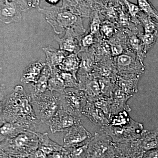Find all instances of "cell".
<instances>
[{"instance_id": "6da1fadb", "label": "cell", "mask_w": 158, "mask_h": 158, "mask_svg": "<svg viewBox=\"0 0 158 158\" xmlns=\"http://www.w3.org/2000/svg\"><path fill=\"white\" fill-rule=\"evenodd\" d=\"M16 123L33 131L40 124L32 104L31 95L21 85H17L13 92L1 99V124Z\"/></svg>"}, {"instance_id": "7a4b0ae2", "label": "cell", "mask_w": 158, "mask_h": 158, "mask_svg": "<svg viewBox=\"0 0 158 158\" xmlns=\"http://www.w3.org/2000/svg\"><path fill=\"white\" fill-rule=\"evenodd\" d=\"M37 9L45 15L47 22L57 35L62 34L67 29H73L80 36L87 32L84 27L82 17L61 6L41 8L38 6Z\"/></svg>"}, {"instance_id": "3957f363", "label": "cell", "mask_w": 158, "mask_h": 158, "mask_svg": "<svg viewBox=\"0 0 158 158\" xmlns=\"http://www.w3.org/2000/svg\"><path fill=\"white\" fill-rule=\"evenodd\" d=\"M37 133L26 130L17 135L1 140V158H29L39 147Z\"/></svg>"}, {"instance_id": "277c9868", "label": "cell", "mask_w": 158, "mask_h": 158, "mask_svg": "<svg viewBox=\"0 0 158 158\" xmlns=\"http://www.w3.org/2000/svg\"><path fill=\"white\" fill-rule=\"evenodd\" d=\"M35 114L41 123H46L62 109L61 93L48 89L39 96L31 98Z\"/></svg>"}, {"instance_id": "5b68a950", "label": "cell", "mask_w": 158, "mask_h": 158, "mask_svg": "<svg viewBox=\"0 0 158 158\" xmlns=\"http://www.w3.org/2000/svg\"><path fill=\"white\" fill-rule=\"evenodd\" d=\"M113 62L117 74L123 77L141 78L146 69L143 61L129 49L113 57Z\"/></svg>"}, {"instance_id": "8992f818", "label": "cell", "mask_w": 158, "mask_h": 158, "mask_svg": "<svg viewBox=\"0 0 158 158\" xmlns=\"http://www.w3.org/2000/svg\"><path fill=\"white\" fill-rule=\"evenodd\" d=\"M143 129L142 123L133 119L130 124L123 127L107 125L102 127L100 131L110 137L114 143H120L137 140L141 137Z\"/></svg>"}, {"instance_id": "52a82bcc", "label": "cell", "mask_w": 158, "mask_h": 158, "mask_svg": "<svg viewBox=\"0 0 158 158\" xmlns=\"http://www.w3.org/2000/svg\"><path fill=\"white\" fill-rule=\"evenodd\" d=\"M87 158H116V143L104 133H94L88 144Z\"/></svg>"}, {"instance_id": "ba28073f", "label": "cell", "mask_w": 158, "mask_h": 158, "mask_svg": "<svg viewBox=\"0 0 158 158\" xmlns=\"http://www.w3.org/2000/svg\"><path fill=\"white\" fill-rule=\"evenodd\" d=\"M87 100L85 92L78 88H66L61 94L62 110L69 114L80 118L81 116L82 110Z\"/></svg>"}, {"instance_id": "9c48e42d", "label": "cell", "mask_w": 158, "mask_h": 158, "mask_svg": "<svg viewBox=\"0 0 158 158\" xmlns=\"http://www.w3.org/2000/svg\"><path fill=\"white\" fill-rule=\"evenodd\" d=\"M80 123L81 118L69 114L61 109L46 124L50 127L52 133H56L67 132L71 128Z\"/></svg>"}, {"instance_id": "30bf717a", "label": "cell", "mask_w": 158, "mask_h": 158, "mask_svg": "<svg viewBox=\"0 0 158 158\" xmlns=\"http://www.w3.org/2000/svg\"><path fill=\"white\" fill-rule=\"evenodd\" d=\"M93 136L81 123L71 128L64 136L63 147L82 145L88 144Z\"/></svg>"}, {"instance_id": "8fae6325", "label": "cell", "mask_w": 158, "mask_h": 158, "mask_svg": "<svg viewBox=\"0 0 158 158\" xmlns=\"http://www.w3.org/2000/svg\"><path fill=\"white\" fill-rule=\"evenodd\" d=\"M78 88L85 92L88 100L102 95L98 79L92 74L77 73Z\"/></svg>"}, {"instance_id": "7c38bea8", "label": "cell", "mask_w": 158, "mask_h": 158, "mask_svg": "<svg viewBox=\"0 0 158 158\" xmlns=\"http://www.w3.org/2000/svg\"><path fill=\"white\" fill-rule=\"evenodd\" d=\"M22 12L19 5L13 1L9 0L6 2L0 3V19L6 24L21 21Z\"/></svg>"}, {"instance_id": "4fadbf2b", "label": "cell", "mask_w": 158, "mask_h": 158, "mask_svg": "<svg viewBox=\"0 0 158 158\" xmlns=\"http://www.w3.org/2000/svg\"><path fill=\"white\" fill-rule=\"evenodd\" d=\"M64 37L54 36V39L58 43L59 49L66 51L69 53L78 54L81 50L80 37L73 29H67Z\"/></svg>"}, {"instance_id": "5bb4252c", "label": "cell", "mask_w": 158, "mask_h": 158, "mask_svg": "<svg viewBox=\"0 0 158 158\" xmlns=\"http://www.w3.org/2000/svg\"><path fill=\"white\" fill-rule=\"evenodd\" d=\"M82 114L94 124L101 127L110 123L109 116L88 99L82 110Z\"/></svg>"}, {"instance_id": "9a60e30c", "label": "cell", "mask_w": 158, "mask_h": 158, "mask_svg": "<svg viewBox=\"0 0 158 158\" xmlns=\"http://www.w3.org/2000/svg\"><path fill=\"white\" fill-rule=\"evenodd\" d=\"M133 96L129 95L118 87L113 92L111 98L109 116L121 111L131 112V108L127 104V101Z\"/></svg>"}, {"instance_id": "2e32d148", "label": "cell", "mask_w": 158, "mask_h": 158, "mask_svg": "<svg viewBox=\"0 0 158 158\" xmlns=\"http://www.w3.org/2000/svg\"><path fill=\"white\" fill-rule=\"evenodd\" d=\"M127 39V33L123 30L119 29L113 37L107 40L113 57L119 56L129 49Z\"/></svg>"}, {"instance_id": "e0dca14e", "label": "cell", "mask_w": 158, "mask_h": 158, "mask_svg": "<svg viewBox=\"0 0 158 158\" xmlns=\"http://www.w3.org/2000/svg\"><path fill=\"white\" fill-rule=\"evenodd\" d=\"M128 36L127 44L128 49L137 55L141 61L144 62L147 54L144 52V46L141 39L138 35L139 30H130L123 29Z\"/></svg>"}, {"instance_id": "ac0fdd59", "label": "cell", "mask_w": 158, "mask_h": 158, "mask_svg": "<svg viewBox=\"0 0 158 158\" xmlns=\"http://www.w3.org/2000/svg\"><path fill=\"white\" fill-rule=\"evenodd\" d=\"M61 6L82 17L90 18L93 11L83 0H62Z\"/></svg>"}, {"instance_id": "d6986e66", "label": "cell", "mask_w": 158, "mask_h": 158, "mask_svg": "<svg viewBox=\"0 0 158 158\" xmlns=\"http://www.w3.org/2000/svg\"><path fill=\"white\" fill-rule=\"evenodd\" d=\"M45 63L41 61L33 62L27 66L23 72L21 82L24 84H35L38 81Z\"/></svg>"}, {"instance_id": "ffe728a7", "label": "cell", "mask_w": 158, "mask_h": 158, "mask_svg": "<svg viewBox=\"0 0 158 158\" xmlns=\"http://www.w3.org/2000/svg\"><path fill=\"white\" fill-rule=\"evenodd\" d=\"M78 54L81 59V64L78 73L91 74L96 64L94 47L81 51Z\"/></svg>"}, {"instance_id": "44dd1931", "label": "cell", "mask_w": 158, "mask_h": 158, "mask_svg": "<svg viewBox=\"0 0 158 158\" xmlns=\"http://www.w3.org/2000/svg\"><path fill=\"white\" fill-rule=\"evenodd\" d=\"M51 74L52 68L46 63L37 83L31 84V98L39 96L48 89V81Z\"/></svg>"}, {"instance_id": "7402d4cb", "label": "cell", "mask_w": 158, "mask_h": 158, "mask_svg": "<svg viewBox=\"0 0 158 158\" xmlns=\"http://www.w3.org/2000/svg\"><path fill=\"white\" fill-rule=\"evenodd\" d=\"M46 56V63L52 68L58 67L69 53L66 51L58 50L48 46L42 48Z\"/></svg>"}, {"instance_id": "603a6c76", "label": "cell", "mask_w": 158, "mask_h": 158, "mask_svg": "<svg viewBox=\"0 0 158 158\" xmlns=\"http://www.w3.org/2000/svg\"><path fill=\"white\" fill-rule=\"evenodd\" d=\"M80 64L81 59L78 54L69 53L57 67L61 70L72 74L77 79V74L80 69Z\"/></svg>"}, {"instance_id": "cb8c5ba5", "label": "cell", "mask_w": 158, "mask_h": 158, "mask_svg": "<svg viewBox=\"0 0 158 158\" xmlns=\"http://www.w3.org/2000/svg\"><path fill=\"white\" fill-rule=\"evenodd\" d=\"M37 134L39 141L38 149L46 155L48 158L53 153L62 151L63 149V146L51 140L49 137L48 133H37Z\"/></svg>"}, {"instance_id": "d4e9b609", "label": "cell", "mask_w": 158, "mask_h": 158, "mask_svg": "<svg viewBox=\"0 0 158 158\" xmlns=\"http://www.w3.org/2000/svg\"><path fill=\"white\" fill-rule=\"evenodd\" d=\"M140 79V78L123 77L117 75L114 83L126 93L133 96L138 92V84Z\"/></svg>"}, {"instance_id": "484cf974", "label": "cell", "mask_w": 158, "mask_h": 158, "mask_svg": "<svg viewBox=\"0 0 158 158\" xmlns=\"http://www.w3.org/2000/svg\"><path fill=\"white\" fill-rule=\"evenodd\" d=\"M65 89L64 81L60 75V69L57 67L52 68V74L48 81V90L62 94Z\"/></svg>"}, {"instance_id": "4316f807", "label": "cell", "mask_w": 158, "mask_h": 158, "mask_svg": "<svg viewBox=\"0 0 158 158\" xmlns=\"http://www.w3.org/2000/svg\"><path fill=\"white\" fill-rule=\"evenodd\" d=\"M137 19L145 33H158V20L151 17L141 11Z\"/></svg>"}, {"instance_id": "83f0119b", "label": "cell", "mask_w": 158, "mask_h": 158, "mask_svg": "<svg viewBox=\"0 0 158 158\" xmlns=\"http://www.w3.org/2000/svg\"><path fill=\"white\" fill-rule=\"evenodd\" d=\"M0 127V140L7 138H12L20 133L27 130L16 123L5 122L2 123Z\"/></svg>"}, {"instance_id": "f1b7e54d", "label": "cell", "mask_w": 158, "mask_h": 158, "mask_svg": "<svg viewBox=\"0 0 158 158\" xmlns=\"http://www.w3.org/2000/svg\"><path fill=\"white\" fill-rule=\"evenodd\" d=\"M89 143L84 145L63 147L62 149L63 158L88 157V148Z\"/></svg>"}, {"instance_id": "f546056e", "label": "cell", "mask_w": 158, "mask_h": 158, "mask_svg": "<svg viewBox=\"0 0 158 158\" xmlns=\"http://www.w3.org/2000/svg\"><path fill=\"white\" fill-rule=\"evenodd\" d=\"M126 111H121L114 115L109 116L110 123L111 126L123 127L130 124L133 121L132 118Z\"/></svg>"}, {"instance_id": "4dcf8cb0", "label": "cell", "mask_w": 158, "mask_h": 158, "mask_svg": "<svg viewBox=\"0 0 158 158\" xmlns=\"http://www.w3.org/2000/svg\"><path fill=\"white\" fill-rule=\"evenodd\" d=\"M119 30L118 27L112 22L108 20L102 21L100 30L101 37L102 39L107 41L113 37Z\"/></svg>"}, {"instance_id": "1f68e13d", "label": "cell", "mask_w": 158, "mask_h": 158, "mask_svg": "<svg viewBox=\"0 0 158 158\" xmlns=\"http://www.w3.org/2000/svg\"><path fill=\"white\" fill-rule=\"evenodd\" d=\"M138 35L143 43L144 52L147 54L155 44L158 38V33H145L139 31Z\"/></svg>"}, {"instance_id": "d6a6232c", "label": "cell", "mask_w": 158, "mask_h": 158, "mask_svg": "<svg viewBox=\"0 0 158 158\" xmlns=\"http://www.w3.org/2000/svg\"><path fill=\"white\" fill-rule=\"evenodd\" d=\"M98 79L102 95L111 98L117 86L111 79L104 78Z\"/></svg>"}, {"instance_id": "836d02e7", "label": "cell", "mask_w": 158, "mask_h": 158, "mask_svg": "<svg viewBox=\"0 0 158 158\" xmlns=\"http://www.w3.org/2000/svg\"><path fill=\"white\" fill-rule=\"evenodd\" d=\"M90 26H89V32L93 34L97 38L101 37L100 30L102 20L98 11L94 10L93 12L90 15Z\"/></svg>"}, {"instance_id": "e575fe53", "label": "cell", "mask_w": 158, "mask_h": 158, "mask_svg": "<svg viewBox=\"0 0 158 158\" xmlns=\"http://www.w3.org/2000/svg\"><path fill=\"white\" fill-rule=\"evenodd\" d=\"M90 102H93L95 106L101 110L103 112L109 116L111 106V98L102 95L94 98Z\"/></svg>"}, {"instance_id": "d590c367", "label": "cell", "mask_w": 158, "mask_h": 158, "mask_svg": "<svg viewBox=\"0 0 158 158\" xmlns=\"http://www.w3.org/2000/svg\"><path fill=\"white\" fill-rule=\"evenodd\" d=\"M98 38L91 34L89 31H87L85 34L80 37L81 50L80 51L89 49L93 47Z\"/></svg>"}, {"instance_id": "8d00e7d4", "label": "cell", "mask_w": 158, "mask_h": 158, "mask_svg": "<svg viewBox=\"0 0 158 158\" xmlns=\"http://www.w3.org/2000/svg\"><path fill=\"white\" fill-rule=\"evenodd\" d=\"M141 11L151 17L158 20V11L148 0H137Z\"/></svg>"}, {"instance_id": "74e56055", "label": "cell", "mask_w": 158, "mask_h": 158, "mask_svg": "<svg viewBox=\"0 0 158 158\" xmlns=\"http://www.w3.org/2000/svg\"><path fill=\"white\" fill-rule=\"evenodd\" d=\"M125 6L126 7L128 12L131 16L132 22L136 25H140L137 17L141 11L138 5L130 2L128 0H123Z\"/></svg>"}, {"instance_id": "f35d334b", "label": "cell", "mask_w": 158, "mask_h": 158, "mask_svg": "<svg viewBox=\"0 0 158 158\" xmlns=\"http://www.w3.org/2000/svg\"><path fill=\"white\" fill-rule=\"evenodd\" d=\"M122 0H97V2L106 7H113L119 5Z\"/></svg>"}, {"instance_id": "ab89813d", "label": "cell", "mask_w": 158, "mask_h": 158, "mask_svg": "<svg viewBox=\"0 0 158 158\" xmlns=\"http://www.w3.org/2000/svg\"><path fill=\"white\" fill-rule=\"evenodd\" d=\"M10 1L15 2L19 5L22 9L23 12H26L31 9V8L29 7L27 0H10Z\"/></svg>"}, {"instance_id": "60d3db41", "label": "cell", "mask_w": 158, "mask_h": 158, "mask_svg": "<svg viewBox=\"0 0 158 158\" xmlns=\"http://www.w3.org/2000/svg\"><path fill=\"white\" fill-rule=\"evenodd\" d=\"M142 158H158V149L145 152L143 154Z\"/></svg>"}, {"instance_id": "b9f144b4", "label": "cell", "mask_w": 158, "mask_h": 158, "mask_svg": "<svg viewBox=\"0 0 158 158\" xmlns=\"http://www.w3.org/2000/svg\"><path fill=\"white\" fill-rule=\"evenodd\" d=\"M29 158H48L47 156L45 155L40 150L37 149L34 152L32 153Z\"/></svg>"}, {"instance_id": "7bdbcfd3", "label": "cell", "mask_w": 158, "mask_h": 158, "mask_svg": "<svg viewBox=\"0 0 158 158\" xmlns=\"http://www.w3.org/2000/svg\"><path fill=\"white\" fill-rule=\"evenodd\" d=\"M83 1L88 6L91 7L92 9L94 6L97 3V0H83Z\"/></svg>"}, {"instance_id": "ee69618b", "label": "cell", "mask_w": 158, "mask_h": 158, "mask_svg": "<svg viewBox=\"0 0 158 158\" xmlns=\"http://www.w3.org/2000/svg\"><path fill=\"white\" fill-rule=\"evenodd\" d=\"M41 0H33V5H32V8H37L39 6Z\"/></svg>"}, {"instance_id": "f6af8a7d", "label": "cell", "mask_w": 158, "mask_h": 158, "mask_svg": "<svg viewBox=\"0 0 158 158\" xmlns=\"http://www.w3.org/2000/svg\"><path fill=\"white\" fill-rule=\"evenodd\" d=\"M46 1L49 4L55 6L59 2L60 0H46Z\"/></svg>"}, {"instance_id": "bcb514c9", "label": "cell", "mask_w": 158, "mask_h": 158, "mask_svg": "<svg viewBox=\"0 0 158 158\" xmlns=\"http://www.w3.org/2000/svg\"><path fill=\"white\" fill-rule=\"evenodd\" d=\"M27 2L29 7H30L31 9H32V5H33V0H27Z\"/></svg>"}]
</instances>
